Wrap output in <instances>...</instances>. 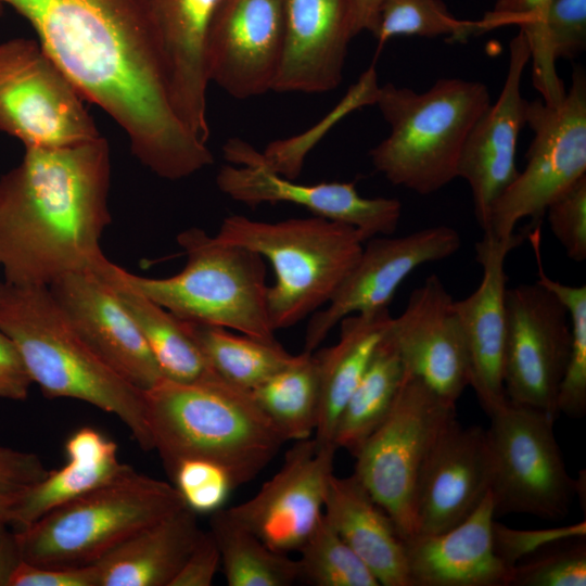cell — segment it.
<instances>
[{"mask_svg": "<svg viewBox=\"0 0 586 586\" xmlns=\"http://www.w3.org/2000/svg\"><path fill=\"white\" fill-rule=\"evenodd\" d=\"M34 28L37 40L82 98L127 136L137 160L167 180L214 163L207 143L177 116L144 0H0Z\"/></svg>", "mask_w": 586, "mask_h": 586, "instance_id": "6da1fadb", "label": "cell"}, {"mask_svg": "<svg viewBox=\"0 0 586 586\" xmlns=\"http://www.w3.org/2000/svg\"><path fill=\"white\" fill-rule=\"evenodd\" d=\"M107 140L25 148L0 178V266L7 282L49 286L69 272H97L111 224Z\"/></svg>", "mask_w": 586, "mask_h": 586, "instance_id": "7a4b0ae2", "label": "cell"}, {"mask_svg": "<svg viewBox=\"0 0 586 586\" xmlns=\"http://www.w3.org/2000/svg\"><path fill=\"white\" fill-rule=\"evenodd\" d=\"M143 397L152 449L168 474L183 459H206L225 467L239 486L286 442L250 391L218 375L193 383L163 378Z\"/></svg>", "mask_w": 586, "mask_h": 586, "instance_id": "3957f363", "label": "cell"}, {"mask_svg": "<svg viewBox=\"0 0 586 586\" xmlns=\"http://www.w3.org/2000/svg\"><path fill=\"white\" fill-rule=\"evenodd\" d=\"M0 330L47 397L75 398L111 412L143 450L152 449L143 391L91 349L48 286L0 282Z\"/></svg>", "mask_w": 586, "mask_h": 586, "instance_id": "277c9868", "label": "cell"}, {"mask_svg": "<svg viewBox=\"0 0 586 586\" xmlns=\"http://www.w3.org/2000/svg\"><path fill=\"white\" fill-rule=\"evenodd\" d=\"M374 104L390 133L369 152L373 168L392 184L429 195L457 178L466 138L491 94L485 84L461 78L438 79L422 92L387 82Z\"/></svg>", "mask_w": 586, "mask_h": 586, "instance_id": "5b68a950", "label": "cell"}, {"mask_svg": "<svg viewBox=\"0 0 586 586\" xmlns=\"http://www.w3.org/2000/svg\"><path fill=\"white\" fill-rule=\"evenodd\" d=\"M215 237L269 260L275 282L267 288L266 303L275 331L326 305L367 241L354 227L315 215L269 222L233 214L224 218Z\"/></svg>", "mask_w": 586, "mask_h": 586, "instance_id": "8992f818", "label": "cell"}, {"mask_svg": "<svg viewBox=\"0 0 586 586\" xmlns=\"http://www.w3.org/2000/svg\"><path fill=\"white\" fill-rule=\"evenodd\" d=\"M177 243L187 256L177 275L148 278L117 266L118 275L179 319L277 341L267 313L266 265L259 254L196 227L178 233Z\"/></svg>", "mask_w": 586, "mask_h": 586, "instance_id": "52a82bcc", "label": "cell"}, {"mask_svg": "<svg viewBox=\"0 0 586 586\" xmlns=\"http://www.w3.org/2000/svg\"><path fill=\"white\" fill-rule=\"evenodd\" d=\"M184 507L174 485L129 468L15 531L22 560L42 566L88 565Z\"/></svg>", "mask_w": 586, "mask_h": 586, "instance_id": "ba28073f", "label": "cell"}, {"mask_svg": "<svg viewBox=\"0 0 586 586\" xmlns=\"http://www.w3.org/2000/svg\"><path fill=\"white\" fill-rule=\"evenodd\" d=\"M489 418L486 437L495 518L510 513L565 517L579 481L566 471L553 433L556 418L508 399Z\"/></svg>", "mask_w": 586, "mask_h": 586, "instance_id": "9c48e42d", "label": "cell"}, {"mask_svg": "<svg viewBox=\"0 0 586 586\" xmlns=\"http://www.w3.org/2000/svg\"><path fill=\"white\" fill-rule=\"evenodd\" d=\"M526 125L534 136L526 164L492 207L486 232L497 239L514 234L530 218L540 225L548 205L586 176V73L576 66L558 104L528 101Z\"/></svg>", "mask_w": 586, "mask_h": 586, "instance_id": "30bf717a", "label": "cell"}, {"mask_svg": "<svg viewBox=\"0 0 586 586\" xmlns=\"http://www.w3.org/2000/svg\"><path fill=\"white\" fill-rule=\"evenodd\" d=\"M455 405L405 371L388 416L355 456L354 474L404 537L415 533L419 475L437 436L456 417Z\"/></svg>", "mask_w": 586, "mask_h": 586, "instance_id": "8fae6325", "label": "cell"}, {"mask_svg": "<svg viewBox=\"0 0 586 586\" xmlns=\"http://www.w3.org/2000/svg\"><path fill=\"white\" fill-rule=\"evenodd\" d=\"M86 100L37 39L0 42V131L25 148H64L101 137Z\"/></svg>", "mask_w": 586, "mask_h": 586, "instance_id": "7c38bea8", "label": "cell"}, {"mask_svg": "<svg viewBox=\"0 0 586 586\" xmlns=\"http://www.w3.org/2000/svg\"><path fill=\"white\" fill-rule=\"evenodd\" d=\"M506 321L507 399L557 418L572 342L565 306L539 282L521 283L506 291Z\"/></svg>", "mask_w": 586, "mask_h": 586, "instance_id": "4fadbf2b", "label": "cell"}, {"mask_svg": "<svg viewBox=\"0 0 586 586\" xmlns=\"http://www.w3.org/2000/svg\"><path fill=\"white\" fill-rule=\"evenodd\" d=\"M460 246L459 232L445 225L367 240L327 307L310 316L304 352L314 353L344 317L388 308L396 290L413 270L454 255Z\"/></svg>", "mask_w": 586, "mask_h": 586, "instance_id": "5bb4252c", "label": "cell"}, {"mask_svg": "<svg viewBox=\"0 0 586 586\" xmlns=\"http://www.w3.org/2000/svg\"><path fill=\"white\" fill-rule=\"evenodd\" d=\"M279 471L250 499L227 512L271 549L298 550L323 514L335 445L314 436L294 442Z\"/></svg>", "mask_w": 586, "mask_h": 586, "instance_id": "9a60e30c", "label": "cell"}, {"mask_svg": "<svg viewBox=\"0 0 586 586\" xmlns=\"http://www.w3.org/2000/svg\"><path fill=\"white\" fill-rule=\"evenodd\" d=\"M284 37V0H219L205 39L209 84L245 100L272 91Z\"/></svg>", "mask_w": 586, "mask_h": 586, "instance_id": "2e32d148", "label": "cell"}, {"mask_svg": "<svg viewBox=\"0 0 586 586\" xmlns=\"http://www.w3.org/2000/svg\"><path fill=\"white\" fill-rule=\"evenodd\" d=\"M528 62V46L518 31L509 44V64L499 97L476 119L459 156L457 178L470 187L474 215L484 232L493 205L519 175L517 143L526 125L528 104L521 86Z\"/></svg>", "mask_w": 586, "mask_h": 586, "instance_id": "e0dca14e", "label": "cell"}, {"mask_svg": "<svg viewBox=\"0 0 586 586\" xmlns=\"http://www.w3.org/2000/svg\"><path fill=\"white\" fill-rule=\"evenodd\" d=\"M454 298L436 273L412 290L386 334L405 371L456 404L469 385V365Z\"/></svg>", "mask_w": 586, "mask_h": 586, "instance_id": "ac0fdd59", "label": "cell"}, {"mask_svg": "<svg viewBox=\"0 0 586 586\" xmlns=\"http://www.w3.org/2000/svg\"><path fill=\"white\" fill-rule=\"evenodd\" d=\"M486 430L453 418L437 436L421 469L413 505V534L454 527L479 507L489 491Z\"/></svg>", "mask_w": 586, "mask_h": 586, "instance_id": "d6986e66", "label": "cell"}, {"mask_svg": "<svg viewBox=\"0 0 586 586\" xmlns=\"http://www.w3.org/2000/svg\"><path fill=\"white\" fill-rule=\"evenodd\" d=\"M216 184L231 200L249 207L290 203L315 216L352 226L366 240L393 234L402 216L398 200L362 196L353 181L298 183L257 163L225 164L216 175Z\"/></svg>", "mask_w": 586, "mask_h": 586, "instance_id": "ffe728a7", "label": "cell"}, {"mask_svg": "<svg viewBox=\"0 0 586 586\" xmlns=\"http://www.w3.org/2000/svg\"><path fill=\"white\" fill-rule=\"evenodd\" d=\"M48 288L84 341L125 380L145 391L164 378L137 323L102 275L69 272Z\"/></svg>", "mask_w": 586, "mask_h": 586, "instance_id": "44dd1931", "label": "cell"}, {"mask_svg": "<svg viewBox=\"0 0 586 586\" xmlns=\"http://www.w3.org/2000/svg\"><path fill=\"white\" fill-rule=\"evenodd\" d=\"M524 237L515 233L497 239L483 233L475 244L476 260L482 267L477 289L466 298L454 301L468 356L469 385L483 410L491 416L506 402L504 361L506 348V257Z\"/></svg>", "mask_w": 586, "mask_h": 586, "instance_id": "7402d4cb", "label": "cell"}, {"mask_svg": "<svg viewBox=\"0 0 586 586\" xmlns=\"http://www.w3.org/2000/svg\"><path fill=\"white\" fill-rule=\"evenodd\" d=\"M219 0H144L171 105L201 141L211 136L205 39Z\"/></svg>", "mask_w": 586, "mask_h": 586, "instance_id": "603a6c76", "label": "cell"}, {"mask_svg": "<svg viewBox=\"0 0 586 586\" xmlns=\"http://www.w3.org/2000/svg\"><path fill=\"white\" fill-rule=\"evenodd\" d=\"M353 0H284V37L272 91L324 93L340 86Z\"/></svg>", "mask_w": 586, "mask_h": 586, "instance_id": "cb8c5ba5", "label": "cell"}, {"mask_svg": "<svg viewBox=\"0 0 586 586\" xmlns=\"http://www.w3.org/2000/svg\"><path fill=\"white\" fill-rule=\"evenodd\" d=\"M491 493L464 521L404 537L410 586H511L513 566L496 552Z\"/></svg>", "mask_w": 586, "mask_h": 586, "instance_id": "d4e9b609", "label": "cell"}, {"mask_svg": "<svg viewBox=\"0 0 586 586\" xmlns=\"http://www.w3.org/2000/svg\"><path fill=\"white\" fill-rule=\"evenodd\" d=\"M323 514L382 586H410L404 536L360 480L330 476Z\"/></svg>", "mask_w": 586, "mask_h": 586, "instance_id": "484cf974", "label": "cell"}, {"mask_svg": "<svg viewBox=\"0 0 586 586\" xmlns=\"http://www.w3.org/2000/svg\"><path fill=\"white\" fill-rule=\"evenodd\" d=\"M184 507L135 532L94 562L99 586H169L204 531Z\"/></svg>", "mask_w": 586, "mask_h": 586, "instance_id": "4316f807", "label": "cell"}, {"mask_svg": "<svg viewBox=\"0 0 586 586\" xmlns=\"http://www.w3.org/2000/svg\"><path fill=\"white\" fill-rule=\"evenodd\" d=\"M67 463L49 471L9 513L5 523L20 531L49 511L111 481L129 468L118 459V447L99 431L84 426L65 443Z\"/></svg>", "mask_w": 586, "mask_h": 586, "instance_id": "83f0119b", "label": "cell"}, {"mask_svg": "<svg viewBox=\"0 0 586 586\" xmlns=\"http://www.w3.org/2000/svg\"><path fill=\"white\" fill-rule=\"evenodd\" d=\"M392 320L388 308L344 317L340 339L314 354L319 381L318 418L314 438L334 445L339 417L366 371Z\"/></svg>", "mask_w": 586, "mask_h": 586, "instance_id": "f1b7e54d", "label": "cell"}, {"mask_svg": "<svg viewBox=\"0 0 586 586\" xmlns=\"http://www.w3.org/2000/svg\"><path fill=\"white\" fill-rule=\"evenodd\" d=\"M97 272L113 286L137 323L165 379L193 383L217 375L184 320L131 289L109 259Z\"/></svg>", "mask_w": 586, "mask_h": 586, "instance_id": "f546056e", "label": "cell"}, {"mask_svg": "<svg viewBox=\"0 0 586 586\" xmlns=\"http://www.w3.org/2000/svg\"><path fill=\"white\" fill-rule=\"evenodd\" d=\"M404 377L403 361L385 332L339 417L333 438L337 449L357 455L388 416Z\"/></svg>", "mask_w": 586, "mask_h": 586, "instance_id": "4dcf8cb0", "label": "cell"}, {"mask_svg": "<svg viewBox=\"0 0 586 586\" xmlns=\"http://www.w3.org/2000/svg\"><path fill=\"white\" fill-rule=\"evenodd\" d=\"M186 322L214 372L245 391L291 365L297 356L278 341H263L217 326Z\"/></svg>", "mask_w": 586, "mask_h": 586, "instance_id": "1f68e13d", "label": "cell"}, {"mask_svg": "<svg viewBox=\"0 0 586 586\" xmlns=\"http://www.w3.org/2000/svg\"><path fill=\"white\" fill-rule=\"evenodd\" d=\"M250 393L286 442L314 435L318 418L319 381L313 353L303 351L291 365Z\"/></svg>", "mask_w": 586, "mask_h": 586, "instance_id": "d6a6232c", "label": "cell"}, {"mask_svg": "<svg viewBox=\"0 0 586 586\" xmlns=\"http://www.w3.org/2000/svg\"><path fill=\"white\" fill-rule=\"evenodd\" d=\"M209 526L229 586H290L298 579L296 560L268 547L226 509L212 513Z\"/></svg>", "mask_w": 586, "mask_h": 586, "instance_id": "836d02e7", "label": "cell"}, {"mask_svg": "<svg viewBox=\"0 0 586 586\" xmlns=\"http://www.w3.org/2000/svg\"><path fill=\"white\" fill-rule=\"evenodd\" d=\"M527 235L537 263V282L557 295L565 306L571 323V349L559 387L557 409L570 418H583L586 412V285L563 284L546 275L540 255V226Z\"/></svg>", "mask_w": 586, "mask_h": 586, "instance_id": "e575fe53", "label": "cell"}, {"mask_svg": "<svg viewBox=\"0 0 586 586\" xmlns=\"http://www.w3.org/2000/svg\"><path fill=\"white\" fill-rule=\"evenodd\" d=\"M298 579L314 586H381L324 514L297 550Z\"/></svg>", "mask_w": 586, "mask_h": 586, "instance_id": "d590c367", "label": "cell"}, {"mask_svg": "<svg viewBox=\"0 0 586 586\" xmlns=\"http://www.w3.org/2000/svg\"><path fill=\"white\" fill-rule=\"evenodd\" d=\"M476 35L477 22L455 17L442 0H384L374 35L375 59L396 36H445L450 42H461Z\"/></svg>", "mask_w": 586, "mask_h": 586, "instance_id": "8d00e7d4", "label": "cell"}, {"mask_svg": "<svg viewBox=\"0 0 586 586\" xmlns=\"http://www.w3.org/2000/svg\"><path fill=\"white\" fill-rule=\"evenodd\" d=\"M585 537L553 542L520 560L511 586H585Z\"/></svg>", "mask_w": 586, "mask_h": 586, "instance_id": "74e56055", "label": "cell"}, {"mask_svg": "<svg viewBox=\"0 0 586 586\" xmlns=\"http://www.w3.org/2000/svg\"><path fill=\"white\" fill-rule=\"evenodd\" d=\"M186 506L198 513H214L224 508L237 487L221 464L200 458L179 461L169 474Z\"/></svg>", "mask_w": 586, "mask_h": 586, "instance_id": "f35d334b", "label": "cell"}, {"mask_svg": "<svg viewBox=\"0 0 586 586\" xmlns=\"http://www.w3.org/2000/svg\"><path fill=\"white\" fill-rule=\"evenodd\" d=\"M552 234L568 257L582 263L586 259V176L555 199L546 208Z\"/></svg>", "mask_w": 586, "mask_h": 586, "instance_id": "ab89813d", "label": "cell"}, {"mask_svg": "<svg viewBox=\"0 0 586 586\" xmlns=\"http://www.w3.org/2000/svg\"><path fill=\"white\" fill-rule=\"evenodd\" d=\"M47 473L37 455L0 446V521L5 523L23 495Z\"/></svg>", "mask_w": 586, "mask_h": 586, "instance_id": "60d3db41", "label": "cell"}, {"mask_svg": "<svg viewBox=\"0 0 586 586\" xmlns=\"http://www.w3.org/2000/svg\"><path fill=\"white\" fill-rule=\"evenodd\" d=\"M585 522L547 531H515L495 521L493 525L496 552L513 568L520 560L548 544L571 537H585Z\"/></svg>", "mask_w": 586, "mask_h": 586, "instance_id": "b9f144b4", "label": "cell"}, {"mask_svg": "<svg viewBox=\"0 0 586 586\" xmlns=\"http://www.w3.org/2000/svg\"><path fill=\"white\" fill-rule=\"evenodd\" d=\"M553 0H496L492 10L477 20V35L498 27L517 25L526 41L532 40L547 8Z\"/></svg>", "mask_w": 586, "mask_h": 586, "instance_id": "7bdbcfd3", "label": "cell"}, {"mask_svg": "<svg viewBox=\"0 0 586 586\" xmlns=\"http://www.w3.org/2000/svg\"><path fill=\"white\" fill-rule=\"evenodd\" d=\"M10 586H99L94 563L80 566H42L22 561Z\"/></svg>", "mask_w": 586, "mask_h": 586, "instance_id": "ee69618b", "label": "cell"}, {"mask_svg": "<svg viewBox=\"0 0 586 586\" xmlns=\"http://www.w3.org/2000/svg\"><path fill=\"white\" fill-rule=\"evenodd\" d=\"M219 566L217 544L209 531L203 532L169 586H209Z\"/></svg>", "mask_w": 586, "mask_h": 586, "instance_id": "f6af8a7d", "label": "cell"}, {"mask_svg": "<svg viewBox=\"0 0 586 586\" xmlns=\"http://www.w3.org/2000/svg\"><path fill=\"white\" fill-rule=\"evenodd\" d=\"M31 383L16 346L0 330V398L23 400Z\"/></svg>", "mask_w": 586, "mask_h": 586, "instance_id": "bcb514c9", "label": "cell"}, {"mask_svg": "<svg viewBox=\"0 0 586 586\" xmlns=\"http://www.w3.org/2000/svg\"><path fill=\"white\" fill-rule=\"evenodd\" d=\"M22 561L16 532L0 521V586H10L12 575Z\"/></svg>", "mask_w": 586, "mask_h": 586, "instance_id": "7dc6e473", "label": "cell"}, {"mask_svg": "<svg viewBox=\"0 0 586 586\" xmlns=\"http://www.w3.org/2000/svg\"><path fill=\"white\" fill-rule=\"evenodd\" d=\"M384 0H353L352 34L353 37L368 31L373 36L379 25V12Z\"/></svg>", "mask_w": 586, "mask_h": 586, "instance_id": "c3c4849f", "label": "cell"}, {"mask_svg": "<svg viewBox=\"0 0 586 586\" xmlns=\"http://www.w3.org/2000/svg\"><path fill=\"white\" fill-rule=\"evenodd\" d=\"M3 9H4V5L2 3H0V20L3 15Z\"/></svg>", "mask_w": 586, "mask_h": 586, "instance_id": "681fc988", "label": "cell"}]
</instances>
